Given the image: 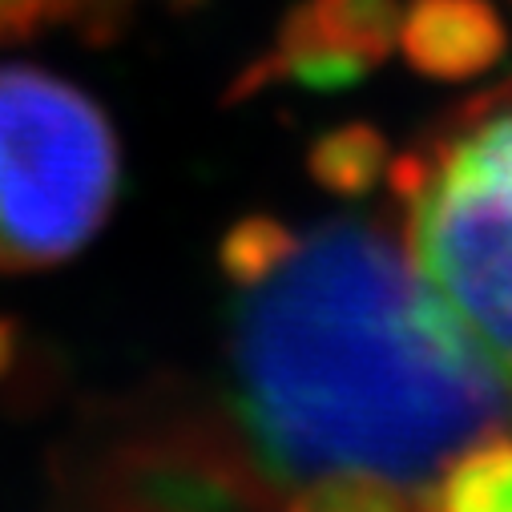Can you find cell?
I'll return each instance as SVG.
<instances>
[{
	"label": "cell",
	"mask_w": 512,
	"mask_h": 512,
	"mask_svg": "<svg viewBox=\"0 0 512 512\" xmlns=\"http://www.w3.org/2000/svg\"><path fill=\"white\" fill-rule=\"evenodd\" d=\"M230 275L218 424L230 448L182 444L238 512L351 488L428 500L464 448L508 432L512 375L444 319L383 226L254 222L230 246Z\"/></svg>",
	"instance_id": "obj_1"
},
{
	"label": "cell",
	"mask_w": 512,
	"mask_h": 512,
	"mask_svg": "<svg viewBox=\"0 0 512 512\" xmlns=\"http://www.w3.org/2000/svg\"><path fill=\"white\" fill-rule=\"evenodd\" d=\"M400 242L444 319L512 375V81L392 166Z\"/></svg>",
	"instance_id": "obj_2"
},
{
	"label": "cell",
	"mask_w": 512,
	"mask_h": 512,
	"mask_svg": "<svg viewBox=\"0 0 512 512\" xmlns=\"http://www.w3.org/2000/svg\"><path fill=\"white\" fill-rule=\"evenodd\" d=\"M117 194L105 113L69 81L0 65V271H41L77 254Z\"/></svg>",
	"instance_id": "obj_3"
},
{
	"label": "cell",
	"mask_w": 512,
	"mask_h": 512,
	"mask_svg": "<svg viewBox=\"0 0 512 512\" xmlns=\"http://www.w3.org/2000/svg\"><path fill=\"white\" fill-rule=\"evenodd\" d=\"M420 69L440 77L480 73L504 49V29L488 0H416L404 29Z\"/></svg>",
	"instance_id": "obj_4"
},
{
	"label": "cell",
	"mask_w": 512,
	"mask_h": 512,
	"mask_svg": "<svg viewBox=\"0 0 512 512\" xmlns=\"http://www.w3.org/2000/svg\"><path fill=\"white\" fill-rule=\"evenodd\" d=\"M424 512H512V436L464 448L432 484Z\"/></svg>",
	"instance_id": "obj_5"
},
{
	"label": "cell",
	"mask_w": 512,
	"mask_h": 512,
	"mask_svg": "<svg viewBox=\"0 0 512 512\" xmlns=\"http://www.w3.org/2000/svg\"><path fill=\"white\" fill-rule=\"evenodd\" d=\"M142 0H0V45H13L49 29H81L105 37Z\"/></svg>",
	"instance_id": "obj_6"
}]
</instances>
